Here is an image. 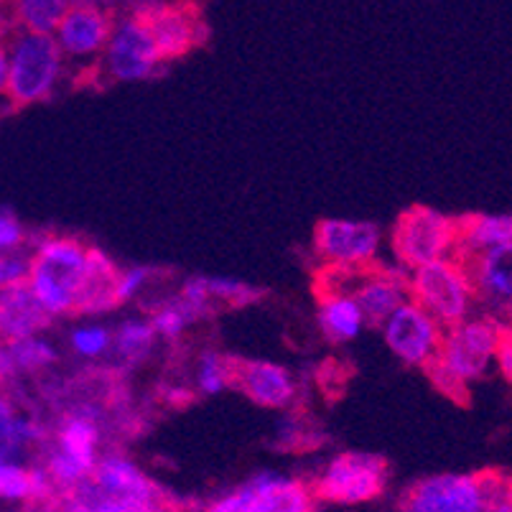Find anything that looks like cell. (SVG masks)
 <instances>
[{"label":"cell","mask_w":512,"mask_h":512,"mask_svg":"<svg viewBox=\"0 0 512 512\" xmlns=\"http://www.w3.org/2000/svg\"><path fill=\"white\" fill-rule=\"evenodd\" d=\"M6 77H8V54H6V46L0 44V92L6 90Z\"/></svg>","instance_id":"obj_37"},{"label":"cell","mask_w":512,"mask_h":512,"mask_svg":"<svg viewBox=\"0 0 512 512\" xmlns=\"http://www.w3.org/2000/svg\"><path fill=\"white\" fill-rule=\"evenodd\" d=\"M456 242V220L431 207H411L400 214L393 227L395 258L408 271L431 260L451 258Z\"/></svg>","instance_id":"obj_8"},{"label":"cell","mask_w":512,"mask_h":512,"mask_svg":"<svg viewBox=\"0 0 512 512\" xmlns=\"http://www.w3.org/2000/svg\"><path fill=\"white\" fill-rule=\"evenodd\" d=\"M23 242V227L13 214L0 212V250H16Z\"/></svg>","instance_id":"obj_35"},{"label":"cell","mask_w":512,"mask_h":512,"mask_svg":"<svg viewBox=\"0 0 512 512\" xmlns=\"http://www.w3.org/2000/svg\"><path fill=\"white\" fill-rule=\"evenodd\" d=\"M115 352L118 357H123L130 365H138V362L146 360L151 355L153 342H156V332H153L151 321H138L130 319L123 321L115 332Z\"/></svg>","instance_id":"obj_24"},{"label":"cell","mask_w":512,"mask_h":512,"mask_svg":"<svg viewBox=\"0 0 512 512\" xmlns=\"http://www.w3.org/2000/svg\"><path fill=\"white\" fill-rule=\"evenodd\" d=\"M31 477L29 469L0 459V500L8 502H29Z\"/></svg>","instance_id":"obj_29"},{"label":"cell","mask_w":512,"mask_h":512,"mask_svg":"<svg viewBox=\"0 0 512 512\" xmlns=\"http://www.w3.org/2000/svg\"><path fill=\"white\" fill-rule=\"evenodd\" d=\"M230 370V385L248 395L253 403L263 408H286L296 398V385L288 370L273 362L242 360V357H227Z\"/></svg>","instance_id":"obj_13"},{"label":"cell","mask_w":512,"mask_h":512,"mask_svg":"<svg viewBox=\"0 0 512 512\" xmlns=\"http://www.w3.org/2000/svg\"><path fill=\"white\" fill-rule=\"evenodd\" d=\"M507 327H502L495 316L484 319H462L441 332V342L436 355L459 380H479L487 375L492 360H495L497 344Z\"/></svg>","instance_id":"obj_7"},{"label":"cell","mask_w":512,"mask_h":512,"mask_svg":"<svg viewBox=\"0 0 512 512\" xmlns=\"http://www.w3.org/2000/svg\"><path fill=\"white\" fill-rule=\"evenodd\" d=\"M510 242L512 220L507 214H472V217L456 220V242L451 258L479 253L495 245H510Z\"/></svg>","instance_id":"obj_21"},{"label":"cell","mask_w":512,"mask_h":512,"mask_svg":"<svg viewBox=\"0 0 512 512\" xmlns=\"http://www.w3.org/2000/svg\"><path fill=\"white\" fill-rule=\"evenodd\" d=\"M29 265L31 258L11 253V250H0V288L13 286L29 278Z\"/></svg>","instance_id":"obj_34"},{"label":"cell","mask_w":512,"mask_h":512,"mask_svg":"<svg viewBox=\"0 0 512 512\" xmlns=\"http://www.w3.org/2000/svg\"><path fill=\"white\" fill-rule=\"evenodd\" d=\"M194 321V316L184 309L179 299L169 301V304H161L156 311H153L151 327L156 332V337H164L169 342L179 339L184 334V329Z\"/></svg>","instance_id":"obj_27"},{"label":"cell","mask_w":512,"mask_h":512,"mask_svg":"<svg viewBox=\"0 0 512 512\" xmlns=\"http://www.w3.org/2000/svg\"><path fill=\"white\" fill-rule=\"evenodd\" d=\"M54 34L62 54L92 57L107 46V39L113 34V18L92 0H77L64 11Z\"/></svg>","instance_id":"obj_15"},{"label":"cell","mask_w":512,"mask_h":512,"mask_svg":"<svg viewBox=\"0 0 512 512\" xmlns=\"http://www.w3.org/2000/svg\"><path fill=\"white\" fill-rule=\"evenodd\" d=\"M72 0H13V13L21 29L36 34H54Z\"/></svg>","instance_id":"obj_23"},{"label":"cell","mask_w":512,"mask_h":512,"mask_svg":"<svg viewBox=\"0 0 512 512\" xmlns=\"http://www.w3.org/2000/svg\"><path fill=\"white\" fill-rule=\"evenodd\" d=\"M21 451L16 439V413H13L11 403L0 395V459L11 462Z\"/></svg>","instance_id":"obj_32"},{"label":"cell","mask_w":512,"mask_h":512,"mask_svg":"<svg viewBox=\"0 0 512 512\" xmlns=\"http://www.w3.org/2000/svg\"><path fill=\"white\" fill-rule=\"evenodd\" d=\"M8 355H11L13 367L16 372H39L44 367H49L51 362H57V349L51 347L49 342L34 337H23V339H13V342H6Z\"/></svg>","instance_id":"obj_25"},{"label":"cell","mask_w":512,"mask_h":512,"mask_svg":"<svg viewBox=\"0 0 512 512\" xmlns=\"http://www.w3.org/2000/svg\"><path fill=\"white\" fill-rule=\"evenodd\" d=\"M151 276H153L151 268H141V265H138V268H130V271H125V273H120L118 288H115V301H118V306L125 304V301H130V299H136L138 293L143 291V286L151 281Z\"/></svg>","instance_id":"obj_33"},{"label":"cell","mask_w":512,"mask_h":512,"mask_svg":"<svg viewBox=\"0 0 512 512\" xmlns=\"http://www.w3.org/2000/svg\"><path fill=\"white\" fill-rule=\"evenodd\" d=\"M51 314L44 309L26 281L0 288V342L34 337L49 327Z\"/></svg>","instance_id":"obj_17"},{"label":"cell","mask_w":512,"mask_h":512,"mask_svg":"<svg viewBox=\"0 0 512 512\" xmlns=\"http://www.w3.org/2000/svg\"><path fill=\"white\" fill-rule=\"evenodd\" d=\"M136 16L146 23L148 34L158 49V57L164 64L186 57L189 51L207 41V23L194 3L151 6L138 11Z\"/></svg>","instance_id":"obj_9"},{"label":"cell","mask_w":512,"mask_h":512,"mask_svg":"<svg viewBox=\"0 0 512 512\" xmlns=\"http://www.w3.org/2000/svg\"><path fill=\"white\" fill-rule=\"evenodd\" d=\"M107 72L120 82L148 79L164 67L158 49L148 34L146 23L138 16L128 18L107 39Z\"/></svg>","instance_id":"obj_11"},{"label":"cell","mask_w":512,"mask_h":512,"mask_svg":"<svg viewBox=\"0 0 512 512\" xmlns=\"http://www.w3.org/2000/svg\"><path fill=\"white\" fill-rule=\"evenodd\" d=\"M62 74V49L51 34L26 31L13 36L8 59L6 95L13 105L23 107L46 100Z\"/></svg>","instance_id":"obj_4"},{"label":"cell","mask_w":512,"mask_h":512,"mask_svg":"<svg viewBox=\"0 0 512 512\" xmlns=\"http://www.w3.org/2000/svg\"><path fill=\"white\" fill-rule=\"evenodd\" d=\"M421 367H423V372L431 377V383H434L441 393L449 395V398L456 400V403H467V398H469L467 383H464V380H459V377H456L454 372H451L449 367L441 362L439 355L428 357Z\"/></svg>","instance_id":"obj_30"},{"label":"cell","mask_w":512,"mask_h":512,"mask_svg":"<svg viewBox=\"0 0 512 512\" xmlns=\"http://www.w3.org/2000/svg\"><path fill=\"white\" fill-rule=\"evenodd\" d=\"M217 512H306L314 510V495L299 479L258 474L212 505Z\"/></svg>","instance_id":"obj_10"},{"label":"cell","mask_w":512,"mask_h":512,"mask_svg":"<svg viewBox=\"0 0 512 512\" xmlns=\"http://www.w3.org/2000/svg\"><path fill=\"white\" fill-rule=\"evenodd\" d=\"M197 388L204 395H217L225 388H230V370H227V357L217 352H204L199 357L197 367Z\"/></svg>","instance_id":"obj_28"},{"label":"cell","mask_w":512,"mask_h":512,"mask_svg":"<svg viewBox=\"0 0 512 512\" xmlns=\"http://www.w3.org/2000/svg\"><path fill=\"white\" fill-rule=\"evenodd\" d=\"M408 299L444 329L467 319L474 304L467 273L454 258H439L413 268L408 278Z\"/></svg>","instance_id":"obj_5"},{"label":"cell","mask_w":512,"mask_h":512,"mask_svg":"<svg viewBox=\"0 0 512 512\" xmlns=\"http://www.w3.org/2000/svg\"><path fill=\"white\" fill-rule=\"evenodd\" d=\"M383 332L388 347L400 360L421 367L428 357L436 355L444 327H439L421 306L408 299L383 321Z\"/></svg>","instance_id":"obj_12"},{"label":"cell","mask_w":512,"mask_h":512,"mask_svg":"<svg viewBox=\"0 0 512 512\" xmlns=\"http://www.w3.org/2000/svg\"><path fill=\"white\" fill-rule=\"evenodd\" d=\"M204 286H207L214 311L237 309V306L253 304L258 299L255 288L245 286V283L235 281V278H204Z\"/></svg>","instance_id":"obj_26"},{"label":"cell","mask_w":512,"mask_h":512,"mask_svg":"<svg viewBox=\"0 0 512 512\" xmlns=\"http://www.w3.org/2000/svg\"><path fill=\"white\" fill-rule=\"evenodd\" d=\"M118 278L120 271L113 260L102 250L87 248L85 278L74 299L72 314H105V311L118 309V301H115Z\"/></svg>","instance_id":"obj_18"},{"label":"cell","mask_w":512,"mask_h":512,"mask_svg":"<svg viewBox=\"0 0 512 512\" xmlns=\"http://www.w3.org/2000/svg\"><path fill=\"white\" fill-rule=\"evenodd\" d=\"M314 248L324 263H367L380 248V230L372 222L321 220L314 230Z\"/></svg>","instance_id":"obj_14"},{"label":"cell","mask_w":512,"mask_h":512,"mask_svg":"<svg viewBox=\"0 0 512 512\" xmlns=\"http://www.w3.org/2000/svg\"><path fill=\"white\" fill-rule=\"evenodd\" d=\"M400 510H510V477L502 469H484L479 474H441V477L421 479L400 497Z\"/></svg>","instance_id":"obj_2"},{"label":"cell","mask_w":512,"mask_h":512,"mask_svg":"<svg viewBox=\"0 0 512 512\" xmlns=\"http://www.w3.org/2000/svg\"><path fill=\"white\" fill-rule=\"evenodd\" d=\"M72 347L82 357H100L110 347V332L102 327H82L72 332Z\"/></svg>","instance_id":"obj_31"},{"label":"cell","mask_w":512,"mask_h":512,"mask_svg":"<svg viewBox=\"0 0 512 512\" xmlns=\"http://www.w3.org/2000/svg\"><path fill=\"white\" fill-rule=\"evenodd\" d=\"M59 507L85 512H151L171 507V502L136 464L123 456H105L62 497Z\"/></svg>","instance_id":"obj_1"},{"label":"cell","mask_w":512,"mask_h":512,"mask_svg":"<svg viewBox=\"0 0 512 512\" xmlns=\"http://www.w3.org/2000/svg\"><path fill=\"white\" fill-rule=\"evenodd\" d=\"M352 299L360 306L365 324L383 327V321L403 301H408V278H403L400 273L385 271L383 265H377L375 273L357 288Z\"/></svg>","instance_id":"obj_19"},{"label":"cell","mask_w":512,"mask_h":512,"mask_svg":"<svg viewBox=\"0 0 512 512\" xmlns=\"http://www.w3.org/2000/svg\"><path fill=\"white\" fill-rule=\"evenodd\" d=\"M510 245H495V248L479 250V253H467L454 258L462 265L469 278L474 299L495 309L510 311L512 299V278H510Z\"/></svg>","instance_id":"obj_16"},{"label":"cell","mask_w":512,"mask_h":512,"mask_svg":"<svg viewBox=\"0 0 512 512\" xmlns=\"http://www.w3.org/2000/svg\"><path fill=\"white\" fill-rule=\"evenodd\" d=\"M512 337H510V329H507L505 334H502L500 344H497V352H495V360L502 365V375H505V380H510L512 375Z\"/></svg>","instance_id":"obj_36"},{"label":"cell","mask_w":512,"mask_h":512,"mask_svg":"<svg viewBox=\"0 0 512 512\" xmlns=\"http://www.w3.org/2000/svg\"><path fill=\"white\" fill-rule=\"evenodd\" d=\"M97 446H100V418L87 406L74 408L72 416L62 421L57 431V449L72 456L87 472L97 464Z\"/></svg>","instance_id":"obj_20"},{"label":"cell","mask_w":512,"mask_h":512,"mask_svg":"<svg viewBox=\"0 0 512 512\" xmlns=\"http://www.w3.org/2000/svg\"><path fill=\"white\" fill-rule=\"evenodd\" d=\"M87 245L74 237H49L31 255L26 283L51 316L72 314L74 299L85 278Z\"/></svg>","instance_id":"obj_3"},{"label":"cell","mask_w":512,"mask_h":512,"mask_svg":"<svg viewBox=\"0 0 512 512\" xmlns=\"http://www.w3.org/2000/svg\"><path fill=\"white\" fill-rule=\"evenodd\" d=\"M390 482V467L383 456L365 454V451H347L339 454L324 474L311 484L314 500L339 502V505H357L383 495Z\"/></svg>","instance_id":"obj_6"},{"label":"cell","mask_w":512,"mask_h":512,"mask_svg":"<svg viewBox=\"0 0 512 512\" xmlns=\"http://www.w3.org/2000/svg\"><path fill=\"white\" fill-rule=\"evenodd\" d=\"M362 311L349 296H321L319 299V327L329 342H349L360 334Z\"/></svg>","instance_id":"obj_22"}]
</instances>
